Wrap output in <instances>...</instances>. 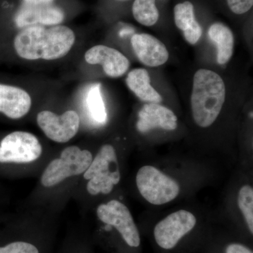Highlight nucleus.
<instances>
[{"label": "nucleus", "instance_id": "obj_1", "mask_svg": "<svg viewBox=\"0 0 253 253\" xmlns=\"http://www.w3.org/2000/svg\"><path fill=\"white\" fill-rule=\"evenodd\" d=\"M75 42L76 35L68 26H31L16 35L14 46L16 54L23 59L52 61L66 56Z\"/></svg>", "mask_w": 253, "mask_h": 253}, {"label": "nucleus", "instance_id": "obj_2", "mask_svg": "<svg viewBox=\"0 0 253 253\" xmlns=\"http://www.w3.org/2000/svg\"><path fill=\"white\" fill-rule=\"evenodd\" d=\"M225 97V84L217 73L207 69L196 71L191 98L196 124L202 128L212 126L222 109Z\"/></svg>", "mask_w": 253, "mask_h": 253}, {"label": "nucleus", "instance_id": "obj_3", "mask_svg": "<svg viewBox=\"0 0 253 253\" xmlns=\"http://www.w3.org/2000/svg\"><path fill=\"white\" fill-rule=\"evenodd\" d=\"M83 175L88 180L86 191L89 194L97 196L112 192L121 179L117 154L112 145L104 144L100 148Z\"/></svg>", "mask_w": 253, "mask_h": 253}, {"label": "nucleus", "instance_id": "obj_4", "mask_svg": "<svg viewBox=\"0 0 253 253\" xmlns=\"http://www.w3.org/2000/svg\"><path fill=\"white\" fill-rule=\"evenodd\" d=\"M136 184L145 201L154 206L172 202L180 192V186L175 179L152 166H142L138 170Z\"/></svg>", "mask_w": 253, "mask_h": 253}, {"label": "nucleus", "instance_id": "obj_5", "mask_svg": "<svg viewBox=\"0 0 253 253\" xmlns=\"http://www.w3.org/2000/svg\"><path fill=\"white\" fill-rule=\"evenodd\" d=\"M93 160L87 150L71 146L63 150L59 158L53 160L44 169L41 182L45 187H52L67 178L84 174Z\"/></svg>", "mask_w": 253, "mask_h": 253}, {"label": "nucleus", "instance_id": "obj_6", "mask_svg": "<svg viewBox=\"0 0 253 253\" xmlns=\"http://www.w3.org/2000/svg\"><path fill=\"white\" fill-rule=\"evenodd\" d=\"M96 215L104 224L113 226L128 246L138 248L141 239L129 208L118 200H111L101 204L96 209Z\"/></svg>", "mask_w": 253, "mask_h": 253}, {"label": "nucleus", "instance_id": "obj_7", "mask_svg": "<svg viewBox=\"0 0 253 253\" xmlns=\"http://www.w3.org/2000/svg\"><path fill=\"white\" fill-rule=\"evenodd\" d=\"M42 153L38 138L27 131L10 133L0 142V163H31L41 157Z\"/></svg>", "mask_w": 253, "mask_h": 253}, {"label": "nucleus", "instance_id": "obj_8", "mask_svg": "<svg viewBox=\"0 0 253 253\" xmlns=\"http://www.w3.org/2000/svg\"><path fill=\"white\" fill-rule=\"evenodd\" d=\"M197 219L190 211L179 210L159 221L154 228L156 243L161 249H174L184 236L196 226Z\"/></svg>", "mask_w": 253, "mask_h": 253}, {"label": "nucleus", "instance_id": "obj_9", "mask_svg": "<svg viewBox=\"0 0 253 253\" xmlns=\"http://www.w3.org/2000/svg\"><path fill=\"white\" fill-rule=\"evenodd\" d=\"M37 123L44 134L51 141L66 143L79 131L81 118L76 111L70 110L62 115L42 111L37 116Z\"/></svg>", "mask_w": 253, "mask_h": 253}, {"label": "nucleus", "instance_id": "obj_10", "mask_svg": "<svg viewBox=\"0 0 253 253\" xmlns=\"http://www.w3.org/2000/svg\"><path fill=\"white\" fill-rule=\"evenodd\" d=\"M64 19V11L54 4H21L14 18L16 26L21 28L31 26H56Z\"/></svg>", "mask_w": 253, "mask_h": 253}, {"label": "nucleus", "instance_id": "obj_11", "mask_svg": "<svg viewBox=\"0 0 253 253\" xmlns=\"http://www.w3.org/2000/svg\"><path fill=\"white\" fill-rule=\"evenodd\" d=\"M86 62L91 65H101L104 73L109 77H121L129 69L127 58L118 50L105 45H96L86 51Z\"/></svg>", "mask_w": 253, "mask_h": 253}, {"label": "nucleus", "instance_id": "obj_12", "mask_svg": "<svg viewBox=\"0 0 253 253\" xmlns=\"http://www.w3.org/2000/svg\"><path fill=\"white\" fill-rule=\"evenodd\" d=\"M131 43L136 56L146 66L157 67L167 62V48L154 36L146 33L135 34L131 38Z\"/></svg>", "mask_w": 253, "mask_h": 253}, {"label": "nucleus", "instance_id": "obj_13", "mask_svg": "<svg viewBox=\"0 0 253 253\" xmlns=\"http://www.w3.org/2000/svg\"><path fill=\"white\" fill-rule=\"evenodd\" d=\"M136 127L141 133L147 132L155 128L167 131L175 130L177 127V117L172 111L162 105L147 103L139 111Z\"/></svg>", "mask_w": 253, "mask_h": 253}, {"label": "nucleus", "instance_id": "obj_14", "mask_svg": "<svg viewBox=\"0 0 253 253\" xmlns=\"http://www.w3.org/2000/svg\"><path fill=\"white\" fill-rule=\"evenodd\" d=\"M32 106L31 95L22 88L0 84V113L11 119L26 116Z\"/></svg>", "mask_w": 253, "mask_h": 253}, {"label": "nucleus", "instance_id": "obj_15", "mask_svg": "<svg viewBox=\"0 0 253 253\" xmlns=\"http://www.w3.org/2000/svg\"><path fill=\"white\" fill-rule=\"evenodd\" d=\"M174 14L176 27L183 32L186 41L196 44L202 36V28L195 18L194 5L188 1L179 3L174 7Z\"/></svg>", "mask_w": 253, "mask_h": 253}, {"label": "nucleus", "instance_id": "obj_16", "mask_svg": "<svg viewBox=\"0 0 253 253\" xmlns=\"http://www.w3.org/2000/svg\"><path fill=\"white\" fill-rule=\"evenodd\" d=\"M126 85L141 101L159 104L162 97L151 86L149 73L144 68H136L128 73Z\"/></svg>", "mask_w": 253, "mask_h": 253}, {"label": "nucleus", "instance_id": "obj_17", "mask_svg": "<svg viewBox=\"0 0 253 253\" xmlns=\"http://www.w3.org/2000/svg\"><path fill=\"white\" fill-rule=\"evenodd\" d=\"M208 35L217 46V62L225 64L234 51V38L230 28L221 23H215L209 28Z\"/></svg>", "mask_w": 253, "mask_h": 253}, {"label": "nucleus", "instance_id": "obj_18", "mask_svg": "<svg viewBox=\"0 0 253 253\" xmlns=\"http://www.w3.org/2000/svg\"><path fill=\"white\" fill-rule=\"evenodd\" d=\"M132 14L138 23L146 26H154L159 18L156 0H135L132 6Z\"/></svg>", "mask_w": 253, "mask_h": 253}, {"label": "nucleus", "instance_id": "obj_19", "mask_svg": "<svg viewBox=\"0 0 253 253\" xmlns=\"http://www.w3.org/2000/svg\"><path fill=\"white\" fill-rule=\"evenodd\" d=\"M86 105L91 117L96 122L104 123L107 120V113L100 89V84H95L88 91Z\"/></svg>", "mask_w": 253, "mask_h": 253}, {"label": "nucleus", "instance_id": "obj_20", "mask_svg": "<svg viewBox=\"0 0 253 253\" xmlns=\"http://www.w3.org/2000/svg\"><path fill=\"white\" fill-rule=\"evenodd\" d=\"M238 206L242 213L251 234H253V188L245 184L240 188L237 197Z\"/></svg>", "mask_w": 253, "mask_h": 253}, {"label": "nucleus", "instance_id": "obj_21", "mask_svg": "<svg viewBox=\"0 0 253 253\" xmlns=\"http://www.w3.org/2000/svg\"><path fill=\"white\" fill-rule=\"evenodd\" d=\"M0 253H40L34 245L23 241H16L0 247Z\"/></svg>", "mask_w": 253, "mask_h": 253}, {"label": "nucleus", "instance_id": "obj_22", "mask_svg": "<svg viewBox=\"0 0 253 253\" xmlns=\"http://www.w3.org/2000/svg\"><path fill=\"white\" fill-rule=\"evenodd\" d=\"M228 6L236 14H244L253 7V0H226Z\"/></svg>", "mask_w": 253, "mask_h": 253}, {"label": "nucleus", "instance_id": "obj_23", "mask_svg": "<svg viewBox=\"0 0 253 253\" xmlns=\"http://www.w3.org/2000/svg\"><path fill=\"white\" fill-rule=\"evenodd\" d=\"M226 253H253L249 248L240 244H231L226 247Z\"/></svg>", "mask_w": 253, "mask_h": 253}, {"label": "nucleus", "instance_id": "obj_24", "mask_svg": "<svg viewBox=\"0 0 253 253\" xmlns=\"http://www.w3.org/2000/svg\"><path fill=\"white\" fill-rule=\"evenodd\" d=\"M55 0H22L24 4H52Z\"/></svg>", "mask_w": 253, "mask_h": 253}, {"label": "nucleus", "instance_id": "obj_25", "mask_svg": "<svg viewBox=\"0 0 253 253\" xmlns=\"http://www.w3.org/2000/svg\"><path fill=\"white\" fill-rule=\"evenodd\" d=\"M123 1H125V0H123Z\"/></svg>", "mask_w": 253, "mask_h": 253}]
</instances>
